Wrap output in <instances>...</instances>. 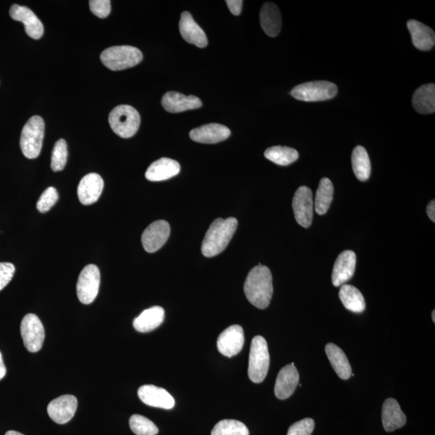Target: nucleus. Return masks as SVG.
I'll list each match as a JSON object with an SVG mask.
<instances>
[{
	"label": "nucleus",
	"mask_w": 435,
	"mask_h": 435,
	"mask_svg": "<svg viewBox=\"0 0 435 435\" xmlns=\"http://www.w3.org/2000/svg\"><path fill=\"white\" fill-rule=\"evenodd\" d=\"M244 290L250 303L259 309H266L274 293L270 268L261 263L254 267L245 281Z\"/></svg>",
	"instance_id": "obj_1"
},
{
	"label": "nucleus",
	"mask_w": 435,
	"mask_h": 435,
	"mask_svg": "<svg viewBox=\"0 0 435 435\" xmlns=\"http://www.w3.org/2000/svg\"><path fill=\"white\" fill-rule=\"evenodd\" d=\"M238 221L233 217L217 219L211 224L202 244V252L206 257H213L223 252L237 231Z\"/></svg>",
	"instance_id": "obj_2"
},
{
	"label": "nucleus",
	"mask_w": 435,
	"mask_h": 435,
	"mask_svg": "<svg viewBox=\"0 0 435 435\" xmlns=\"http://www.w3.org/2000/svg\"><path fill=\"white\" fill-rule=\"evenodd\" d=\"M100 59L106 68L118 71L136 67L142 61L143 54L140 49L132 46H114L105 49Z\"/></svg>",
	"instance_id": "obj_3"
},
{
	"label": "nucleus",
	"mask_w": 435,
	"mask_h": 435,
	"mask_svg": "<svg viewBox=\"0 0 435 435\" xmlns=\"http://www.w3.org/2000/svg\"><path fill=\"white\" fill-rule=\"evenodd\" d=\"M109 124L113 132L119 137L131 138L140 127V114L132 106L119 105L110 112Z\"/></svg>",
	"instance_id": "obj_4"
},
{
	"label": "nucleus",
	"mask_w": 435,
	"mask_h": 435,
	"mask_svg": "<svg viewBox=\"0 0 435 435\" xmlns=\"http://www.w3.org/2000/svg\"><path fill=\"white\" fill-rule=\"evenodd\" d=\"M45 134V122L43 118L35 115L32 117L22 129L21 149L27 158L35 159L38 157Z\"/></svg>",
	"instance_id": "obj_5"
},
{
	"label": "nucleus",
	"mask_w": 435,
	"mask_h": 435,
	"mask_svg": "<svg viewBox=\"0 0 435 435\" xmlns=\"http://www.w3.org/2000/svg\"><path fill=\"white\" fill-rule=\"evenodd\" d=\"M270 356L265 338H253L250 349L248 377L254 383H261L266 379L270 368Z\"/></svg>",
	"instance_id": "obj_6"
},
{
	"label": "nucleus",
	"mask_w": 435,
	"mask_h": 435,
	"mask_svg": "<svg viewBox=\"0 0 435 435\" xmlns=\"http://www.w3.org/2000/svg\"><path fill=\"white\" fill-rule=\"evenodd\" d=\"M338 87L327 81H314L295 86L291 91L294 99L304 102H320L329 100L337 95Z\"/></svg>",
	"instance_id": "obj_7"
},
{
	"label": "nucleus",
	"mask_w": 435,
	"mask_h": 435,
	"mask_svg": "<svg viewBox=\"0 0 435 435\" xmlns=\"http://www.w3.org/2000/svg\"><path fill=\"white\" fill-rule=\"evenodd\" d=\"M100 271L95 265H89L83 268L77 283V295L83 304L94 302L99 294Z\"/></svg>",
	"instance_id": "obj_8"
},
{
	"label": "nucleus",
	"mask_w": 435,
	"mask_h": 435,
	"mask_svg": "<svg viewBox=\"0 0 435 435\" xmlns=\"http://www.w3.org/2000/svg\"><path fill=\"white\" fill-rule=\"evenodd\" d=\"M21 332L25 348L30 353H38L43 348L45 329L40 318L34 314H27L22 319Z\"/></svg>",
	"instance_id": "obj_9"
},
{
	"label": "nucleus",
	"mask_w": 435,
	"mask_h": 435,
	"mask_svg": "<svg viewBox=\"0 0 435 435\" xmlns=\"http://www.w3.org/2000/svg\"><path fill=\"white\" fill-rule=\"evenodd\" d=\"M293 209L296 221L303 228H307L312 224L314 200L311 189L301 187L293 199Z\"/></svg>",
	"instance_id": "obj_10"
},
{
	"label": "nucleus",
	"mask_w": 435,
	"mask_h": 435,
	"mask_svg": "<svg viewBox=\"0 0 435 435\" xmlns=\"http://www.w3.org/2000/svg\"><path fill=\"white\" fill-rule=\"evenodd\" d=\"M170 226L165 220L155 221L143 231L141 242L143 248L150 253L158 251L167 242Z\"/></svg>",
	"instance_id": "obj_11"
},
{
	"label": "nucleus",
	"mask_w": 435,
	"mask_h": 435,
	"mask_svg": "<svg viewBox=\"0 0 435 435\" xmlns=\"http://www.w3.org/2000/svg\"><path fill=\"white\" fill-rule=\"evenodd\" d=\"M244 333L242 326L233 325L222 332L217 340V350L226 357H233L242 351Z\"/></svg>",
	"instance_id": "obj_12"
},
{
	"label": "nucleus",
	"mask_w": 435,
	"mask_h": 435,
	"mask_svg": "<svg viewBox=\"0 0 435 435\" xmlns=\"http://www.w3.org/2000/svg\"><path fill=\"white\" fill-rule=\"evenodd\" d=\"M78 400L73 395H63L50 402L47 411L50 419L58 424H66L75 416Z\"/></svg>",
	"instance_id": "obj_13"
},
{
	"label": "nucleus",
	"mask_w": 435,
	"mask_h": 435,
	"mask_svg": "<svg viewBox=\"0 0 435 435\" xmlns=\"http://www.w3.org/2000/svg\"><path fill=\"white\" fill-rule=\"evenodd\" d=\"M13 20L22 22L25 25V32L31 38L38 40L43 38L44 34V26L43 22L35 15V13L29 8L14 4L9 11Z\"/></svg>",
	"instance_id": "obj_14"
},
{
	"label": "nucleus",
	"mask_w": 435,
	"mask_h": 435,
	"mask_svg": "<svg viewBox=\"0 0 435 435\" xmlns=\"http://www.w3.org/2000/svg\"><path fill=\"white\" fill-rule=\"evenodd\" d=\"M104 187V180L99 174L91 173L83 177L78 187V196L82 204H94L99 200Z\"/></svg>",
	"instance_id": "obj_15"
},
{
	"label": "nucleus",
	"mask_w": 435,
	"mask_h": 435,
	"mask_svg": "<svg viewBox=\"0 0 435 435\" xmlns=\"http://www.w3.org/2000/svg\"><path fill=\"white\" fill-rule=\"evenodd\" d=\"M138 396L143 403L156 408L171 410L175 405L174 397L165 388L155 386H141L138 390Z\"/></svg>",
	"instance_id": "obj_16"
},
{
	"label": "nucleus",
	"mask_w": 435,
	"mask_h": 435,
	"mask_svg": "<svg viewBox=\"0 0 435 435\" xmlns=\"http://www.w3.org/2000/svg\"><path fill=\"white\" fill-rule=\"evenodd\" d=\"M356 266V256L353 251L342 252L338 257L332 272V283L336 287L344 285L353 277Z\"/></svg>",
	"instance_id": "obj_17"
},
{
	"label": "nucleus",
	"mask_w": 435,
	"mask_h": 435,
	"mask_svg": "<svg viewBox=\"0 0 435 435\" xmlns=\"http://www.w3.org/2000/svg\"><path fill=\"white\" fill-rule=\"evenodd\" d=\"M179 30L185 40L198 48H205L208 40L204 31L194 21L191 14L184 12L180 16Z\"/></svg>",
	"instance_id": "obj_18"
},
{
	"label": "nucleus",
	"mask_w": 435,
	"mask_h": 435,
	"mask_svg": "<svg viewBox=\"0 0 435 435\" xmlns=\"http://www.w3.org/2000/svg\"><path fill=\"white\" fill-rule=\"evenodd\" d=\"M299 382V373L292 363L281 370L277 377L275 395L280 400H285L294 392Z\"/></svg>",
	"instance_id": "obj_19"
},
{
	"label": "nucleus",
	"mask_w": 435,
	"mask_h": 435,
	"mask_svg": "<svg viewBox=\"0 0 435 435\" xmlns=\"http://www.w3.org/2000/svg\"><path fill=\"white\" fill-rule=\"evenodd\" d=\"M161 104L164 109L170 113H180L188 110L200 108L202 105L198 97L187 96L175 91L165 94Z\"/></svg>",
	"instance_id": "obj_20"
},
{
	"label": "nucleus",
	"mask_w": 435,
	"mask_h": 435,
	"mask_svg": "<svg viewBox=\"0 0 435 435\" xmlns=\"http://www.w3.org/2000/svg\"><path fill=\"white\" fill-rule=\"evenodd\" d=\"M231 135L228 128L224 125L210 124L194 128L189 132L193 141L202 143H216L226 140Z\"/></svg>",
	"instance_id": "obj_21"
},
{
	"label": "nucleus",
	"mask_w": 435,
	"mask_h": 435,
	"mask_svg": "<svg viewBox=\"0 0 435 435\" xmlns=\"http://www.w3.org/2000/svg\"><path fill=\"white\" fill-rule=\"evenodd\" d=\"M180 169L178 161L163 157L150 165L146 171L145 177L151 182H161L177 176Z\"/></svg>",
	"instance_id": "obj_22"
},
{
	"label": "nucleus",
	"mask_w": 435,
	"mask_h": 435,
	"mask_svg": "<svg viewBox=\"0 0 435 435\" xmlns=\"http://www.w3.org/2000/svg\"><path fill=\"white\" fill-rule=\"evenodd\" d=\"M382 423L387 432L403 427L406 423V416L393 398H388L383 405Z\"/></svg>",
	"instance_id": "obj_23"
},
{
	"label": "nucleus",
	"mask_w": 435,
	"mask_h": 435,
	"mask_svg": "<svg viewBox=\"0 0 435 435\" xmlns=\"http://www.w3.org/2000/svg\"><path fill=\"white\" fill-rule=\"evenodd\" d=\"M412 41L415 47L422 51L432 49L435 44L434 32L430 27L419 21L411 20L407 22Z\"/></svg>",
	"instance_id": "obj_24"
},
{
	"label": "nucleus",
	"mask_w": 435,
	"mask_h": 435,
	"mask_svg": "<svg viewBox=\"0 0 435 435\" xmlns=\"http://www.w3.org/2000/svg\"><path fill=\"white\" fill-rule=\"evenodd\" d=\"M261 25L263 31L271 38H275L281 30V16L276 4L266 3L261 8Z\"/></svg>",
	"instance_id": "obj_25"
},
{
	"label": "nucleus",
	"mask_w": 435,
	"mask_h": 435,
	"mask_svg": "<svg viewBox=\"0 0 435 435\" xmlns=\"http://www.w3.org/2000/svg\"><path fill=\"white\" fill-rule=\"evenodd\" d=\"M164 319V309L161 307H154L145 309L140 316L134 319L133 326L139 332L148 333L160 327Z\"/></svg>",
	"instance_id": "obj_26"
},
{
	"label": "nucleus",
	"mask_w": 435,
	"mask_h": 435,
	"mask_svg": "<svg viewBox=\"0 0 435 435\" xmlns=\"http://www.w3.org/2000/svg\"><path fill=\"white\" fill-rule=\"evenodd\" d=\"M414 109L420 114H432L435 112V85L425 84L414 92L412 100Z\"/></svg>",
	"instance_id": "obj_27"
},
{
	"label": "nucleus",
	"mask_w": 435,
	"mask_h": 435,
	"mask_svg": "<svg viewBox=\"0 0 435 435\" xmlns=\"http://www.w3.org/2000/svg\"><path fill=\"white\" fill-rule=\"evenodd\" d=\"M326 354L333 368L338 376L342 379H348L353 375L348 357L344 351L334 344H328L326 346Z\"/></svg>",
	"instance_id": "obj_28"
},
{
	"label": "nucleus",
	"mask_w": 435,
	"mask_h": 435,
	"mask_svg": "<svg viewBox=\"0 0 435 435\" xmlns=\"http://www.w3.org/2000/svg\"><path fill=\"white\" fill-rule=\"evenodd\" d=\"M340 298L345 308L354 313H362L366 307L363 294L355 286L342 285Z\"/></svg>",
	"instance_id": "obj_29"
},
{
	"label": "nucleus",
	"mask_w": 435,
	"mask_h": 435,
	"mask_svg": "<svg viewBox=\"0 0 435 435\" xmlns=\"http://www.w3.org/2000/svg\"><path fill=\"white\" fill-rule=\"evenodd\" d=\"M334 197V186L329 178H323L319 183L314 207L317 214L325 215L331 207Z\"/></svg>",
	"instance_id": "obj_30"
},
{
	"label": "nucleus",
	"mask_w": 435,
	"mask_h": 435,
	"mask_svg": "<svg viewBox=\"0 0 435 435\" xmlns=\"http://www.w3.org/2000/svg\"><path fill=\"white\" fill-rule=\"evenodd\" d=\"M353 169L356 178L361 182L367 180L371 174V162H370L368 152L362 146L355 148L351 156Z\"/></svg>",
	"instance_id": "obj_31"
},
{
	"label": "nucleus",
	"mask_w": 435,
	"mask_h": 435,
	"mask_svg": "<svg viewBox=\"0 0 435 435\" xmlns=\"http://www.w3.org/2000/svg\"><path fill=\"white\" fill-rule=\"evenodd\" d=\"M265 156L274 163L286 166L298 159V152L292 148L285 146L271 147L265 152Z\"/></svg>",
	"instance_id": "obj_32"
},
{
	"label": "nucleus",
	"mask_w": 435,
	"mask_h": 435,
	"mask_svg": "<svg viewBox=\"0 0 435 435\" xmlns=\"http://www.w3.org/2000/svg\"><path fill=\"white\" fill-rule=\"evenodd\" d=\"M211 435H249V430L239 421L226 419L220 421L215 425Z\"/></svg>",
	"instance_id": "obj_33"
},
{
	"label": "nucleus",
	"mask_w": 435,
	"mask_h": 435,
	"mask_svg": "<svg viewBox=\"0 0 435 435\" xmlns=\"http://www.w3.org/2000/svg\"><path fill=\"white\" fill-rule=\"evenodd\" d=\"M132 432L137 435H156L159 430L149 419L140 414H134L129 420Z\"/></svg>",
	"instance_id": "obj_34"
},
{
	"label": "nucleus",
	"mask_w": 435,
	"mask_h": 435,
	"mask_svg": "<svg viewBox=\"0 0 435 435\" xmlns=\"http://www.w3.org/2000/svg\"><path fill=\"white\" fill-rule=\"evenodd\" d=\"M68 157L67 143L63 139H60L59 141L55 143L52 159H51V169L54 172H59L64 169V166L67 165Z\"/></svg>",
	"instance_id": "obj_35"
},
{
	"label": "nucleus",
	"mask_w": 435,
	"mask_h": 435,
	"mask_svg": "<svg viewBox=\"0 0 435 435\" xmlns=\"http://www.w3.org/2000/svg\"><path fill=\"white\" fill-rule=\"evenodd\" d=\"M58 193L54 187H49L41 194L36 208L40 213L48 212L51 208L56 204L58 200Z\"/></svg>",
	"instance_id": "obj_36"
},
{
	"label": "nucleus",
	"mask_w": 435,
	"mask_h": 435,
	"mask_svg": "<svg viewBox=\"0 0 435 435\" xmlns=\"http://www.w3.org/2000/svg\"><path fill=\"white\" fill-rule=\"evenodd\" d=\"M314 429V421L305 419L291 425L287 435H311Z\"/></svg>",
	"instance_id": "obj_37"
},
{
	"label": "nucleus",
	"mask_w": 435,
	"mask_h": 435,
	"mask_svg": "<svg viewBox=\"0 0 435 435\" xmlns=\"http://www.w3.org/2000/svg\"><path fill=\"white\" fill-rule=\"evenodd\" d=\"M90 8L96 16L102 18L108 17L110 12V1L109 0H91Z\"/></svg>",
	"instance_id": "obj_38"
},
{
	"label": "nucleus",
	"mask_w": 435,
	"mask_h": 435,
	"mask_svg": "<svg viewBox=\"0 0 435 435\" xmlns=\"http://www.w3.org/2000/svg\"><path fill=\"white\" fill-rule=\"evenodd\" d=\"M16 268L13 263L8 262L0 263V291L5 288L12 279L15 274Z\"/></svg>",
	"instance_id": "obj_39"
},
{
	"label": "nucleus",
	"mask_w": 435,
	"mask_h": 435,
	"mask_svg": "<svg viewBox=\"0 0 435 435\" xmlns=\"http://www.w3.org/2000/svg\"><path fill=\"white\" fill-rule=\"evenodd\" d=\"M226 5L229 10L235 16H239L242 11L243 1L242 0H226Z\"/></svg>",
	"instance_id": "obj_40"
},
{
	"label": "nucleus",
	"mask_w": 435,
	"mask_h": 435,
	"mask_svg": "<svg viewBox=\"0 0 435 435\" xmlns=\"http://www.w3.org/2000/svg\"><path fill=\"white\" fill-rule=\"evenodd\" d=\"M427 215L430 220L435 222V202L434 200L430 202L427 208Z\"/></svg>",
	"instance_id": "obj_41"
},
{
	"label": "nucleus",
	"mask_w": 435,
	"mask_h": 435,
	"mask_svg": "<svg viewBox=\"0 0 435 435\" xmlns=\"http://www.w3.org/2000/svg\"><path fill=\"white\" fill-rule=\"evenodd\" d=\"M6 372H7V370H6L5 365H4L3 364L2 354L1 353H0V381H1V379L4 377H5Z\"/></svg>",
	"instance_id": "obj_42"
},
{
	"label": "nucleus",
	"mask_w": 435,
	"mask_h": 435,
	"mask_svg": "<svg viewBox=\"0 0 435 435\" xmlns=\"http://www.w3.org/2000/svg\"><path fill=\"white\" fill-rule=\"evenodd\" d=\"M5 435H25L20 432H15V430H9Z\"/></svg>",
	"instance_id": "obj_43"
},
{
	"label": "nucleus",
	"mask_w": 435,
	"mask_h": 435,
	"mask_svg": "<svg viewBox=\"0 0 435 435\" xmlns=\"http://www.w3.org/2000/svg\"><path fill=\"white\" fill-rule=\"evenodd\" d=\"M432 318H433L434 322H435V311H434L432 313Z\"/></svg>",
	"instance_id": "obj_44"
}]
</instances>
